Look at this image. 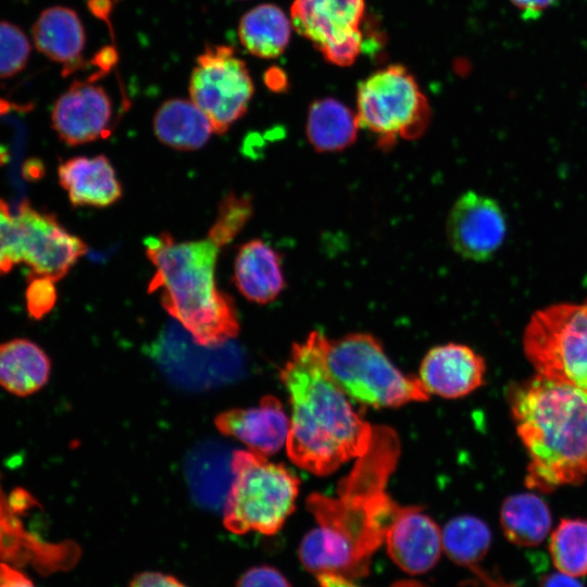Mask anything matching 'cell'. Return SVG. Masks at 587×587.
<instances>
[{
  "label": "cell",
  "mask_w": 587,
  "mask_h": 587,
  "mask_svg": "<svg viewBox=\"0 0 587 587\" xmlns=\"http://www.w3.org/2000/svg\"><path fill=\"white\" fill-rule=\"evenodd\" d=\"M399 454L396 432L375 426L367 450L340 480L337 496L308 497V510L317 522L299 546V559L308 572L349 579L369 574L371 559L401 508L386 490Z\"/></svg>",
  "instance_id": "obj_1"
},
{
  "label": "cell",
  "mask_w": 587,
  "mask_h": 587,
  "mask_svg": "<svg viewBox=\"0 0 587 587\" xmlns=\"http://www.w3.org/2000/svg\"><path fill=\"white\" fill-rule=\"evenodd\" d=\"M326 339L321 332H311L292 346L280 372L291 405L287 454L296 465L320 476L362 455L374 429L329 376L324 362Z\"/></svg>",
  "instance_id": "obj_2"
},
{
  "label": "cell",
  "mask_w": 587,
  "mask_h": 587,
  "mask_svg": "<svg viewBox=\"0 0 587 587\" xmlns=\"http://www.w3.org/2000/svg\"><path fill=\"white\" fill-rule=\"evenodd\" d=\"M529 462L525 484L540 492L587 477V390L536 375L508 391Z\"/></svg>",
  "instance_id": "obj_3"
},
{
  "label": "cell",
  "mask_w": 587,
  "mask_h": 587,
  "mask_svg": "<svg viewBox=\"0 0 587 587\" xmlns=\"http://www.w3.org/2000/svg\"><path fill=\"white\" fill-rule=\"evenodd\" d=\"M154 266L149 292H159L163 308L196 344L217 347L237 336L239 323L232 298L215 284L218 247L210 239L176 241L170 234L143 241Z\"/></svg>",
  "instance_id": "obj_4"
},
{
  "label": "cell",
  "mask_w": 587,
  "mask_h": 587,
  "mask_svg": "<svg viewBox=\"0 0 587 587\" xmlns=\"http://www.w3.org/2000/svg\"><path fill=\"white\" fill-rule=\"evenodd\" d=\"M325 367L346 396L373 408H396L426 401L429 394L419 377L404 375L385 354L379 341L365 333L326 339Z\"/></svg>",
  "instance_id": "obj_5"
},
{
  "label": "cell",
  "mask_w": 587,
  "mask_h": 587,
  "mask_svg": "<svg viewBox=\"0 0 587 587\" xmlns=\"http://www.w3.org/2000/svg\"><path fill=\"white\" fill-rule=\"evenodd\" d=\"M230 466L233 479L224 502V526L238 535L276 534L295 510L298 477L251 450L235 451Z\"/></svg>",
  "instance_id": "obj_6"
},
{
  "label": "cell",
  "mask_w": 587,
  "mask_h": 587,
  "mask_svg": "<svg viewBox=\"0 0 587 587\" xmlns=\"http://www.w3.org/2000/svg\"><path fill=\"white\" fill-rule=\"evenodd\" d=\"M360 128L388 150L399 140L419 139L430 122V107L414 76L400 64H391L362 80L357 90Z\"/></svg>",
  "instance_id": "obj_7"
},
{
  "label": "cell",
  "mask_w": 587,
  "mask_h": 587,
  "mask_svg": "<svg viewBox=\"0 0 587 587\" xmlns=\"http://www.w3.org/2000/svg\"><path fill=\"white\" fill-rule=\"evenodd\" d=\"M523 349L538 375L587 390V299L536 311Z\"/></svg>",
  "instance_id": "obj_8"
},
{
  "label": "cell",
  "mask_w": 587,
  "mask_h": 587,
  "mask_svg": "<svg viewBox=\"0 0 587 587\" xmlns=\"http://www.w3.org/2000/svg\"><path fill=\"white\" fill-rule=\"evenodd\" d=\"M191 101L224 134L248 110L253 84L245 62L227 46H208L197 58L189 83Z\"/></svg>",
  "instance_id": "obj_9"
},
{
  "label": "cell",
  "mask_w": 587,
  "mask_h": 587,
  "mask_svg": "<svg viewBox=\"0 0 587 587\" xmlns=\"http://www.w3.org/2000/svg\"><path fill=\"white\" fill-rule=\"evenodd\" d=\"M364 9V0H294L291 25L326 61L348 66L361 52Z\"/></svg>",
  "instance_id": "obj_10"
},
{
  "label": "cell",
  "mask_w": 587,
  "mask_h": 587,
  "mask_svg": "<svg viewBox=\"0 0 587 587\" xmlns=\"http://www.w3.org/2000/svg\"><path fill=\"white\" fill-rule=\"evenodd\" d=\"M21 262L30 277L53 282L63 278L86 253V243L68 233L53 214L35 209L23 201L15 214Z\"/></svg>",
  "instance_id": "obj_11"
},
{
  "label": "cell",
  "mask_w": 587,
  "mask_h": 587,
  "mask_svg": "<svg viewBox=\"0 0 587 587\" xmlns=\"http://www.w3.org/2000/svg\"><path fill=\"white\" fill-rule=\"evenodd\" d=\"M447 238L455 253L483 262L491 259L507 236V220L500 204L476 191L462 193L451 207Z\"/></svg>",
  "instance_id": "obj_12"
},
{
  "label": "cell",
  "mask_w": 587,
  "mask_h": 587,
  "mask_svg": "<svg viewBox=\"0 0 587 587\" xmlns=\"http://www.w3.org/2000/svg\"><path fill=\"white\" fill-rule=\"evenodd\" d=\"M113 118L112 101L105 90L75 80L55 101L51 123L59 138L70 146L108 137Z\"/></svg>",
  "instance_id": "obj_13"
},
{
  "label": "cell",
  "mask_w": 587,
  "mask_h": 587,
  "mask_svg": "<svg viewBox=\"0 0 587 587\" xmlns=\"http://www.w3.org/2000/svg\"><path fill=\"white\" fill-rule=\"evenodd\" d=\"M385 542L390 559L411 575L425 574L438 562L441 529L422 507H401L389 526Z\"/></svg>",
  "instance_id": "obj_14"
},
{
  "label": "cell",
  "mask_w": 587,
  "mask_h": 587,
  "mask_svg": "<svg viewBox=\"0 0 587 587\" xmlns=\"http://www.w3.org/2000/svg\"><path fill=\"white\" fill-rule=\"evenodd\" d=\"M485 374L486 363L480 354L465 345L446 344L425 354L419 379L428 394L455 399L480 387Z\"/></svg>",
  "instance_id": "obj_15"
},
{
  "label": "cell",
  "mask_w": 587,
  "mask_h": 587,
  "mask_svg": "<svg viewBox=\"0 0 587 587\" xmlns=\"http://www.w3.org/2000/svg\"><path fill=\"white\" fill-rule=\"evenodd\" d=\"M214 423L221 433L240 440L263 457L276 453L286 445L290 428V420L274 396L263 397L258 407L222 412Z\"/></svg>",
  "instance_id": "obj_16"
},
{
  "label": "cell",
  "mask_w": 587,
  "mask_h": 587,
  "mask_svg": "<svg viewBox=\"0 0 587 587\" xmlns=\"http://www.w3.org/2000/svg\"><path fill=\"white\" fill-rule=\"evenodd\" d=\"M58 177L74 207L107 208L123 193L115 170L103 154L68 159L59 165Z\"/></svg>",
  "instance_id": "obj_17"
},
{
  "label": "cell",
  "mask_w": 587,
  "mask_h": 587,
  "mask_svg": "<svg viewBox=\"0 0 587 587\" xmlns=\"http://www.w3.org/2000/svg\"><path fill=\"white\" fill-rule=\"evenodd\" d=\"M233 280L252 302L266 304L275 300L286 286L282 254L261 239L243 243L235 258Z\"/></svg>",
  "instance_id": "obj_18"
},
{
  "label": "cell",
  "mask_w": 587,
  "mask_h": 587,
  "mask_svg": "<svg viewBox=\"0 0 587 587\" xmlns=\"http://www.w3.org/2000/svg\"><path fill=\"white\" fill-rule=\"evenodd\" d=\"M37 50L62 64L63 76L83 66L85 33L78 15L65 7L43 10L33 26Z\"/></svg>",
  "instance_id": "obj_19"
},
{
  "label": "cell",
  "mask_w": 587,
  "mask_h": 587,
  "mask_svg": "<svg viewBox=\"0 0 587 587\" xmlns=\"http://www.w3.org/2000/svg\"><path fill=\"white\" fill-rule=\"evenodd\" d=\"M51 363L34 341L23 338L0 344V386L26 397L41 389L49 379Z\"/></svg>",
  "instance_id": "obj_20"
},
{
  "label": "cell",
  "mask_w": 587,
  "mask_h": 587,
  "mask_svg": "<svg viewBox=\"0 0 587 587\" xmlns=\"http://www.w3.org/2000/svg\"><path fill=\"white\" fill-rule=\"evenodd\" d=\"M153 130L165 146L185 151L202 148L214 133L205 114L185 99L163 102L154 114Z\"/></svg>",
  "instance_id": "obj_21"
},
{
  "label": "cell",
  "mask_w": 587,
  "mask_h": 587,
  "mask_svg": "<svg viewBox=\"0 0 587 587\" xmlns=\"http://www.w3.org/2000/svg\"><path fill=\"white\" fill-rule=\"evenodd\" d=\"M360 128L357 113L337 99H316L310 104L305 124L308 141L317 152L349 148Z\"/></svg>",
  "instance_id": "obj_22"
},
{
  "label": "cell",
  "mask_w": 587,
  "mask_h": 587,
  "mask_svg": "<svg viewBox=\"0 0 587 587\" xmlns=\"http://www.w3.org/2000/svg\"><path fill=\"white\" fill-rule=\"evenodd\" d=\"M500 525L509 541L522 547H534L548 536L552 515L542 498L533 492H520L503 500Z\"/></svg>",
  "instance_id": "obj_23"
},
{
  "label": "cell",
  "mask_w": 587,
  "mask_h": 587,
  "mask_svg": "<svg viewBox=\"0 0 587 587\" xmlns=\"http://www.w3.org/2000/svg\"><path fill=\"white\" fill-rule=\"evenodd\" d=\"M238 37L253 55L273 59L280 55L290 38V22L275 4H260L239 22Z\"/></svg>",
  "instance_id": "obj_24"
},
{
  "label": "cell",
  "mask_w": 587,
  "mask_h": 587,
  "mask_svg": "<svg viewBox=\"0 0 587 587\" xmlns=\"http://www.w3.org/2000/svg\"><path fill=\"white\" fill-rule=\"evenodd\" d=\"M441 541L442 551L453 563L473 571L488 553L492 534L482 519L463 514L446 523Z\"/></svg>",
  "instance_id": "obj_25"
},
{
  "label": "cell",
  "mask_w": 587,
  "mask_h": 587,
  "mask_svg": "<svg viewBox=\"0 0 587 587\" xmlns=\"http://www.w3.org/2000/svg\"><path fill=\"white\" fill-rule=\"evenodd\" d=\"M549 552L560 572L574 577L587 574V520L562 519L551 533Z\"/></svg>",
  "instance_id": "obj_26"
},
{
  "label": "cell",
  "mask_w": 587,
  "mask_h": 587,
  "mask_svg": "<svg viewBox=\"0 0 587 587\" xmlns=\"http://www.w3.org/2000/svg\"><path fill=\"white\" fill-rule=\"evenodd\" d=\"M253 213L252 200L248 195L233 191L224 196L217 208L216 218L209 230L208 239L218 248L229 243L246 226Z\"/></svg>",
  "instance_id": "obj_27"
},
{
  "label": "cell",
  "mask_w": 587,
  "mask_h": 587,
  "mask_svg": "<svg viewBox=\"0 0 587 587\" xmlns=\"http://www.w3.org/2000/svg\"><path fill=\"white\" fill-rule=\"evenodd\" d=\"M30 43L25 33L16 25L0 21V78L20 73L27 64Z\"/></svg>",
  "instance_id": "obj_28"
},
{
  "label": "cell",
  "mask_w": 587,
  "mask_h": 587,
  "mask_svg": "<svg viewBox=\"0 0 587 587\" xmlns=\"http://www.w3.org/2000/svg\"><path fill=\"white\" fill-rule=\"evenodd\" d=\"M20 262L15 215L11 214L9 205L0 199V276L10 272Z\"/></svg>",
  "instance_id": "obj_29"
},
{
  "label": "cell",
  "mask_w": 587,
  "mask_h": 587,
  "mask_svg": "<svg viewBox=\"0 0 587 587\" xmlns=\"http://www.w3.org/2000/svg\"><path fill=\"white\" fill-rule=\"evenodd\" d=\"M26 288V309L29 316L40 320L48 314L57 302V289L52 279L30 277Z\"/></svg>",
  "instance_id": "obj_30"
},
{
  "label": "cell",
  "mask_w": 587,
  "mask_h": 587,
  "mask_svg": "<svg viewBox=\"0 0 587 587\" xmlns=\"http://www.w3.org/2000/svg\"><path fill=\"white\" fill-rule=\"evenodd\" d=\"M236 587H291L287 577L271 565H255L245 571Z\"/></svg>",
  "instance_id": "obj_31"
},
{
  "label": "cell",
  "mask_w": 587,
  "mask_h": 587,
  "mask_svg": "<svg viewBox=\"0 0 587 587\" xmlns=\"http://www.w3.org/2000/svg\"><path fill=\"white\" fill-rule=\"evenodd\" d=\"M129 587H188L178 578L161 572L147 571L137 574Z\"/></svg>",
  "instance_id": "obj_32"
},
{
  "label": "cell",
  "mask_w": 587,
  "mask_h": 587,
  "mask_svg": "<svg viewBox=\"0 0 587 587\" xmlns=\"http://www.w3.org/2000/svg\"><path fill=\"white\" fill-rule=\"evenodd\" d=\"M320 587H362L352 582V579L333 575V574H321L316 576ZM390 587H425L422 584L411 580V579H401L395 582Z\"/></svg>",
  "instance_id": "obj_33"
},
{
  "label": "cell",
  "mask_w": 587,
  "mask_h": 587,
  "mask_svg": "<svg viewBox=\"0 0 587 587\" xmlns=\"http://www.w3.org/2000/svg\"><path fill=\"white\" fill-rule=\"evenodd\" d=\"M0 587H35V585L21 571L0 562Z\"/></svg>",
  "instance_id": "obj_34"
},
{
  "label": "cell",
  "mask_w": 587,
  "mask_h": 587,
  "mask_svg": "<svg viewBox=\"0 0 587 587\" xmlns=\"http://www.w3.org/2000/svg\"><path fill=\"white\" fill-rule=\"evenodd\" d=\"M526 18H535L552 7L557 0H510Z\"/></svg>",
  "instance_id": "obj_35"
},
{
  "label": "cell",
  "mask_w": 587,
  "mask_h": 587,
  "mask_svg": "<svg viewBox=\"0 0 587 587\" xmlns=\"http://www.w3.org/2000/svg\"><path fill=\"white\" fill-rule=\"evenodd\" d=\"M539 587H584V585L574 576L559 571V573L545 575L540 580Z\"/></svg>",
  "instance_id": "obj_36"
},
{
  "label": "cell",
  "mask_w": 587,
  "mask_h": 587,
  "mask_svg": "<svg viewBox=\"0 0 587 587\" xmlns=\"http://www.w3.org/2000/svg\"><path fill=\"white\" fill-rule=\"evenodd\" d=\"M23 173H24V177L27 178L28 180H37L45 173L43 165L40 163L39 160H36V159L28 160L24 164Z\"/></svg>",
  "instance_id": "obj_37"
},
{
  "label": "cell",
  "mask_w": 587,
  "mask_h": 587,
  "mask_svg": "<svg viewBox=\"0 0 587 587\" xmlns=\"http://www.w3.org/2000/svg\"><path fill=\"white\" fill-rule=\"evenodd\" d=\"M473 572L478 577L479 587H512L505 582L485 573L479 567L474 569Z\"/></svg>",
  "instance_id": "obj_38"
},
{
  "label": "cell",
  "mask_w": 587,
  "mask_h": 587,
  "mask_svg": "<svg viewBox=\"0 0 587 587\" xmlns=\"http://www.w3.org/2000/svg\"><path fill=\"white\" fill-rule=\"evenodd\" d=\"M266 83L275 91L283 90L286 87V77L278 68H272L266 74Z\"/></svg>",
  "instance_id": "obj_39"
},
{
  "label": "cell",
  "mask_w": 587,
  "mask_h": 587,
  "mask_svg": "<svg viewBox=\"0 0 587 587\" xmlns=\"http://www.w3.org/2000/svg\"><path fill=\"white\" fill-rule=\"evenodd\" d=\"M88 5L91 12L97 16H100L102 18L108 16L110 10L109 0H89Z\"/></svg>",
  "instance_id": "obj_40"
},
{
  "label": "cell",
  "mask_w": 587,
  "mask_h": 587,
  "mask_svg": "<svg viewBox=\"0 0 587 587\" xmlns=\"http://www.w3.org/2000/svg\"><path fill=\"white\" fill-rule=\"evenodd\" d=\"M115 51L111 48H105L96 58V63L104 68H109L115 61Z\"/></svg>",
  "instance_id": "obj_41"
},
{
  "label": "cell",
  "mask_w": 587,
  "mask_h": 587,
  "mask_svg": "<svg viewBox=\"0 0 587 587\" xmlns=\"http://www.w3.org/2000/svg\"><path fill=\"white\" fill-rule=\"evenodd\" d=\"M15 105L3 99V98H0V116L1 115H4L5 113L10 112Z\"/></svg>",
  "instance_id": "obj_42"
}]
</instances>
